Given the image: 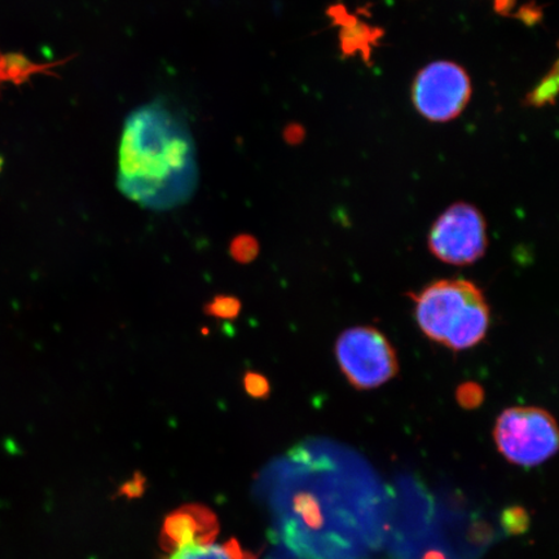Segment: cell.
I'll list each match as a JSON object with an SVG mask.
<instances>
[{"mask_svg":"<svg viewBox=\"0 0 559 559\" xmlns=\"http://www.w3.org/2000/svg\"><path fill=\"white\" fill-rule=\"evenodd\" d=\"M198 146L190 124L163 99L139 105L124 118L117 187L124 198L164 212L198 190Z\"/></svg>","mask_w":559,"mask_h":559,"instance_id":"1","label":"cell"},{"mask_svg":"<svg viewBox=\"0 0 559 559\" xmlns=\"http://www.w3.org/2000/svg\"><path fill=\"white\" fill-rule=\"evenodd\" d=\"M409 297L415 304V319L421 332L432 342H444L475 312L487 305L484 293L472 282L443 278Z\"/></svg>","mask_w":559,"mask_h":559,"instance_id":"2","label":"cell"},{"mask_svg":"<svg viewBox=\"0 0 559 559\" xmlns=\"http://www.w3.org/2000/svg\"><path fill=\"white\" fill-rule=\"evenodd\" d=\"M493 440L510 464L539 466L558 451L557 421L543 408H508L496 419Z\"/></svg>","mask_w":559,"mask_h":559,"instance_id":"3","label":"cell"},{"mask_svg":"<svg viewBox=\"0 0 559 559\" xmlns=\"http://www.w3.org/2000/svg\"><path fill=\"white\" fill-rule=\"evenodd\" d=\"M335 359L346 380L358 390H372L400 373V360L386 335L373 326H355L335 342Z\"/></svg>","mask_w":559,"mask_h":559,"instance_id":"4","label":"cell"},{"mask_svg":"<svg viewBox=\"0 0 559 559\" xmlns=\"http://www.w3.org/2000/svg\"><path fill=\"white\" fill-rule=\"evenodd\" d=\"M472 93L471 76L463 67L452 61H435L416 75L412 100L426 120L444 123L463 114Z\"/></svg>","mask_w":559,"mask_h":559,"instance_id":"5","label":"cell"},{"mask_svg":"<svg viewBox=\"0 0 559 559\" xmlns=\"http://www.w3.org/2000/svg\"><path fill=\"white\" fill-rule=\"evenodd\" d=\"M428 245L431 254L444 263L467 265L479 261L488 248L484 214L466 202H457L438 216Z\"/></svg>","mask_w":559,"mask_h":559,"instance_id":"6","label":"cell"},{"mask_svg":"<svg viewBox=\"0 0 559 559\" xmlns=\"http://www.w3.org/2000/svg\"><path fill=\"white\" fill-rule=\"evenodd\" d=\"M218 526L192 536L163 540L167 555L164 559H257L243 550L237 540L215 542Z\"/></svg>","mask_w":559,"mask_h":559,"instance_id":"7","label":"cell"},{"mask_svg":"<svg viewBox=\"0 0 559 559\" xmlns=\"http://www.w3.org/2000/svg\"><path fill=\"white\" fill-rule=\"evenodd\" d=\"M61 62L64 64L66 61L41 64V62L32 61L21 52H0V86L4 83L23 86L24 83L31 82L34 75H53L51 70L61 66Z\"/></svg>","mask_w":559,"mask_h":559,"instance_id":"8","label":"cell"},{"mask_svg":"<svg viewBox=\"0 0 559 559\" xmlns=\"http://www.w3.org/2000/svg\"><path fill=\"white\" fill-rule=\"evenodd\" d=\"M558 87V73L557 67H555L554 72L545 76V79L535 87L533 93L528 94L527 100L531 105H536V107H540V105H545L548 103H554Z\"/></svg>","mask_w":559,"mask_h":559,"instance_id":"9","label":"cell"},{"mask_svg":"<svg viewBox=\"0 0 559 559\" xmlns=\"http://www.w3.org/2000/svg\"><path fill=\"white\" fill-rule=\"evenodd\" d=\"M240 310V299L230 296L215 297L212 302L206 306V312L209 314L223 320H233L239 317Z\"/></svg>","mask_w":559,"mask_h":559,"instance_id":"10","label":"cell"},{"mask_svg":"<svg viewBox=\"0 0 559 559\" xmlns=\"http://www.w3.org/2000/svg\"><path fill=\"white\" fill-rule=\"evenodd\" d=\"M456 401L464 409H475L485 402V390L478 382L461 383L456 390Z\"/></svg>","mask_w":559,"mask_h":559,"instance_id":"11","label":"cell"},{"mask_svg":"<svg viewBox=\"0 0 559 559\" xmlns=\"http://www.w3.org/2000/svg\"><path fill=\"white\" fill-rule=\"evenodd\" d=\"M502 527L510 535H521L528 528V514L520 507L508 508L501 515Z\"/></svg>","mask_w":559,"mask_h":559,"instance_id":"12","label":"cell"},{"mask_svg":"<svg viewBox=\"0 0 559 559\" xmlns=\"http://www.w3.org/2000/svg\"><path fill=\"white\" fill-rule=\"evenodd\" d=\"M243 388L248 395L254 400H265L270 395V382L264 376L255 372H248L243 377Z\"/></svg>","mask_w":559,"mask_h":559,"instance_id":"13","label":"cell"},{"mask_svg":"<svg viewBox=\"0 0 559 559\" xmlns=\"http://www.w3.org/2000/svg\"><path fill=\"white\" fill-rule=\"evenodd\" d=\"M258 242L253 239V237L243 236L239 237L234 243H233V254L236 258V261L248 263L250 261H253L254 258L258 255Z\"/></svg>","mask_w":559,"mask_h":559,"instance_id":"14","label":"cell"}]
</instances>
